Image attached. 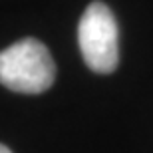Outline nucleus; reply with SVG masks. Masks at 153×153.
<instances>
[{
	"instance_id": "1",
	"label": "nucleus",
	"mask_w": 153,
	"mask_h": 153,
	"mask_svg": "<svg viewBox=\"0 0 153 153\" xmlns=\"http://www.w3.org/2000/svg\"><path fill=\"white\" fill-rule=\"evenodd\" d=\"M56 64L36 38H24L0 52V84L18 94H42L54 84Z\"/></svg>"
},
{
	"instance_id": "2",
	"label": "nucleus",
	"mask_w": 153,
	"mask_h": 153,
	"mask_svg": "<svg viewBox=\"0 0 153 153\" xmlns=\"http://www.w3.org/2000/svg\"><path fill=\"white\" fill-rule=\"evenodd\" d=\"M117 22L103 2H91L79 18L78 44L88 68L96 74H111L119 62Z\"/></svg>"
},
{
	"instance_id": "3",
	"label": "nucleus",
	"mask_w": 153,
	"mask_h": 153,
	"mask_svg": "<svg viewBox=\"0 0 153 153\" xmlns=\"http://www.w3.org/2000/svg\"><path fill=\"white\" fill-rule=\"evenodd\" d=\"M0 153H12V151L6 147V145H2V143H0Z\"/></svg>"
}]
</instances>
